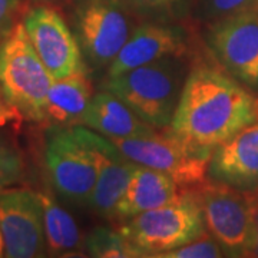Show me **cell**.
<instances>
[{
	"label": "cell",
	"mask_w": 258,
	"mask_h": 258,
	"mask_svg": "<svg viewBox=\"0 0 258 258\" xmlns=\"http://www.w3.org/2000/svg\"><path fill=\"white\" fill-rule=\"evenodd\" d=\"M258 120V95L224 69L198 64L189 71L168 129L189 147L211 154Z\"/></svg>",
	"instance_id": "1"
},
{
	"label": "cell",
	"mask_w": 258,
	"mask_h": 258,
	"mask_svg": "<svg viewBox=\"0 0 258 258\" xmlns=\"http://www.w3.org/2000/svg\"><path fill=\"white\" fill-rule=\"evenodd\" d=\"M188 74L184 56H168L106 76L103 89L116 95L148 125L165 129L174 119Z\"/></svg>",
	"instance_id": "2"
},
{
	"label": "cell",
	"mask_w": 258,
	"mask_h": 258,
	"mask_svg": "<svg viewBox=\"0 0 258 258\" xmlns=\"http://www.w3.org/2000/svg\"><path fill=\"white\" fill-rule=\"evenodd\" d=\"M53 78L32 46L20 20L0 43L2 99L22 118L42 122Z\"/></svg>",
	"instance_id": "3"
},
{
	"label": "cell",
	"mask_w": 258,
	"mask_h": 258,
	"mask_svg": "<svg viewBox=\"0 0 258 258\" xmlns=\"http://www.w3.org/2000/svg\"><path fill=\"white\" fill-rule=\"evenodd\" d=\"M205 228L225 255L245 257L258 249V197L228 185L207 181L198 188Z\"/></svg>",
	"instance_id": "4"
},
{
	"label": "cell",
	"mask_w": 258,
	"mask_h": 258,
	"mask_svg": "<svg viewBox=\"0 0 258 258\" xmlns=\"http://www.w3.org/2000/svg\"><path fill=\"white\" fill-rule=\"evenodd\" d=\"M119 231L142 257H159L191 242L207 232L197 189H184L175 201L129 218Z\"/></svg>",
	"instance_id": "5"
},
{
	"label": "cell",
	"mask_w": 258,
	"mask_h": 258,
	"mask_svg": "<svg viewBox=\"0 0 258 258\" xmlns=\"http://www.w3.org/2000/svg\"><path fill=\"white\" fill-rule=\"evenodd\" d=\"M45 164L55 191L68 203L89 205L96 185V158L83 125L47 131Z\"/></svg>",
	"instance_id": "6"
},
{
	"label": "cell",
	"mask_w": 258,
	"mask_h": 258,
	"mask_svg": "<svg viewBox=\"0 0 258 258\" xmlns=\"http://www.w3.org/2000/svg\"><path fill=\"white\" fill-rule=\"evenodd\" d=\"M112 141L132 162L164 172L184 189H197L208 181L211 154L194 149L168 128L147 137Z\"/></svg>",
	"instance_id": "7"
},
{
	"label": "cell",
	"mask_w": 258,
	"mask_h": 258,
	"mask_svg": "<svg viewBox=\"0 0 258 258\" xmlns=\"http://www.w3.org/2000/svg\"><path fill=\"white\" fill-rule=\"evenodd\" d=\"M74 32L85 62L109 68L135 28L119 0H75Z\"/></svg>",
	"instance_id": "8"
},
{
	"label": "cell",
	"mask_w": 258,
	"mask_h": 258,
	"mask_svg": "<svg viewBox=\"0 0 258 258\" xmlns=\"http://www.w3.org/2000/svg\"><path fill=\"white\" fill-rule=\"evenodd\" d=\"M22 22L32 46L53 79L88 71L75 32L52 5L37 3L26 10Z\"/></svg>",
	"instance_id": "9"
},
{
	"label": "cell",
	"mask_w": 258,
	"mask_h": 258,
	"mask_svg": "<svg viewBox=\"0 0 258 258\" xmlns=\"http://www.w3.org/2000/svg\"><path fill=\"white\" fill-rule=\"evenodd\" d=\"M207 42L222 69L258 95V12L212 22Z\"/></svg>",
	"instance_id": "10"
},
{
	"label": "cell",
	"mask_w": 258,
	"mask_h": 258,
	"mask_svg": "<svg viewBox=\"0 0 258 258\" xmlns=\"http://www.w3.org/2000/svg\"><path fill=\"white\" fill-rule=\"evenodd\" d=\"M0 231L5 257H43L46 237L39 192L29 188H6L0 192Z\"/></svg>",
	"instance_id": "11"
},
{
	"label": "cell",
	"mask_w": 258,
	"mask_h": 258,
	"mask_svg": "<svg viewBox=\"0 0 258 258\" xmlns=\"http://www.w3.org/2000/svg\"><path fill=\"white\" fill-rule=\"evenodd\" d=\"M83 129L96 158V185L89 207L103 218L115 220L116 207L128 188L135 162L125 157L112 139L86 126Z\"/></svg>",
	"instance_id": "12"
},
{
	"label": "cell",
	"mask_w": 258,
	"mask_h": 258,
	"mask_svg": "<svg viewBox=\"0 0 258 258\" xmlns=\"http://www.w3.org/2000/svg\"><path fill=\"white\" fill-rule=\"evenodd\" d=\"M208 179L241 191H258V120L212 152Z\"/></svg>",
	"instance_id": "13"
},
{
	"label": "cell",
	"mask_w": 258,
	"mask_h": 258,
	"mask_svg": "<svg viewBox=\"0 0 258 258\" xmlns=\"http://www.w3.org/2000/svg\"><path fill=\"white\" fill-rule=\"evenodd\" d=\"M185 50V32L181 28L161 23L142 25L132 32L128 42L108 68L106 76H116L168 56H184Z\"/></svg>",
	"instance_id": "14"
},
{
	"label": "cell",
	"mask_w": 258,
	"mask_h": 258,
	"mask_svg": "<svg viewBox=\"0 0 258 258\" xmlns=\"http://www.w3.org/2000/svg\"><path fill=\"white\" fill-rule=\"evenodd\" d=\"M184 192L169 175L145 165H134L128 188L116 207L115 220H129L138 214L175 201Z\"/></svg>",
	"instance_id": "15"
},
{
	"label": "cell",
	"mask_w": 258,
	"mask_h": 258,
	"mask_svg": "<svg viewBox=\"0 0 258 258\" xmlns=\"http://www.w3.org/2000/svg\"><path fill=\"white\" fill-rule=\"evenodd\" d=\"M82 125L109 139L139 138L157 131L141 119L116 95L106 89L93 95Z\"/></svg>",
	"instance_id": "16"
},
{
	"label": "cell",
	"mask_w": 258,
	"mask_h": 258,
	"mask_svg": "<svg viewBox=\"0 0 258 258\" xmlns=\"http://www.w3.org/2000/svg\"><path fill=\"white\" fill-rule=\"evenodd\" d=\"M93 95L92 81L88 76V71L53 79L47 92L43 120L53 126L82 125Z\"/></svg>",
	"instance_id": "17"
},
{
	"label": "cell",
	"mask_w": 258,
	"mask_h": 258,
	"mask_svg": "<svg viewBox=\"0 0 258 258\" xmlns=\"http://www.w3.org/2000/svg\"><path fill=\"white\" fill-rule=\"evenodd\" d=\"M43 207V224L46 237V251L50 255H72L81 251L83 241L74 217L56 203L46 191L39 192Z\"/></svg>",
	"instance_id": "18"
},
{
	"label": "cell",
	"mask_w": 258,
	"mask_h": 258,
	"mask_svg": "<svg viewBox=\"0 0 258 258\" xmlns=\"http://www.w3.org/2000/svg\"><path fill=\"white\" fill-rule=\"evenodd\" d=\"M83 248L89 257L96 258H132L142 257L139 251L119 230L109 227L93 228L83 241Z\"/></svg>",
	"instance_id": "19"
},
{
	"label": "cell",
	"mask_w": 258,
	"mask_h": 258,
	"mask_svg": "<svg viewBox=\"0 0 258 258\" xmlns=\"http://www.w3.org/2000/svg\"><path fill=\"white\" fill-rule=\"evenodd\" d=\"M25 174V161L18 147L0 134V192L19 182Z\"/></svg>",
	"instance_id": "20"
},
{
	"label": "cell",
	"mask_w": 258,
	"mask_h": 258,
	"mask_svg": "<svg viewBox=\"0 0 258 258\" xmlns=\"http://www.w3.org/2000/svg\"><path fill=\"white\" fill-rule=\"evenodd\" d=\"M258 12V0H200V13L208 22Z\"/></svg>",
	"instance_id": "21"
},
{
	"label": "cell",
	"mask_w": 258,
	"mask_h": 258,
	"mask_svg": "<svg viewBox=\"0 0 258 258\" xmlns=\"http://www.w3.org/2000/svg\"><path fill=\"white\" fill-rule=\"evenodd\" d=\"M224 255L225 252L220 242L210 232H205L191 242L165 252L158 258H218Z\"/></svg>",
	"instance_id": "22"
},
{
	"label": "cell",
	"mask_w": 258,
	"mask_h": 258,
	"mask_svg": "<svg viewBox=\"0 0 258 258\" xmlns=\"http://www.w3.org/2000/svg\"><path fill=\"white\" fill-rule=\"evenodd\" d=\"M22 0H0V43L18 23Z\"/></svg>",
	"instance_id": "23"
},
{
	"label": "cell",
	"mask_w": 258,
	"mask_h": 258,
	"mask_svg": "<svg viewBox=\"0 0 258 258\" xmlns=\"http://www.w3.org/2000/svg\"><path fill=\"white\" fill-rule=\"evenodd\" d=\"M129 6L142 13H166L172 12L181 0H125Z\"/></svg>",
	"instance_id": "24"
},
{
	"label": "cell",
	"mask_w": 258,
	"mask_h": 258,
	"mask_svg": "<svg viewBox=\"0 0 258 258\" xmlns=\"http://www.w3.org/2000/svg\"><path fill=\"white\" fill-rule=\"evenodd\" d=\"M19 118L22 116L15 108L9 106L8 103H0V129L8 126L9 123L18 120Z\"/></svg>",
	"instance_id": "25"
},
{
	"label": "cell",
	"mask_w": 258,
	"mask_h": 258,
	"mask_svg": "<svg viewBox=\"0 0 258 258\" xmlns=\"http://www.w3.org/2000/svg\"><path fill=\"white\" fill-rule=\"evenodd\" d=\"M32 2L42 3V5H57V3H62L64 0H32Z\"/></svg>",
	"instance_id": "26"
},
{
	"label": "cell",
	"mask_w": 258,
	"mask_h": 258,
	"mask_svg": "<svg viewBox=\"0 0 258 258\" xmlns=\"http://www.w3.org/2000/svg\"><path fill=\"white\" fill-rule=\"evenodd\" d=\"M0 257H5V241H3L2 231H0Z\"/></svg>",
	"instance_id": "27"
},
{
	"label": "cell",
	"mask_w": 258,
	"mask_h": 258,
	"mask_svg": "<svg viewBox=\"0 0 258 258\" xmlns=\"http://www.w3.org/2000/svg\"><path fill=\"white\" fill-rule=\"evenodd\" d=\"M0 98H2V93H0Z\"/></svg>",
	"instance_id": "28"
}]
</instances>
